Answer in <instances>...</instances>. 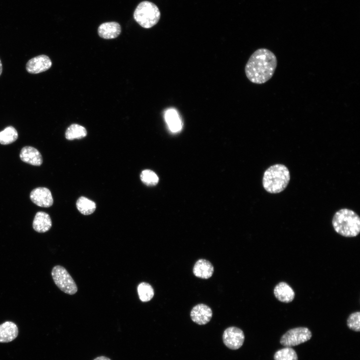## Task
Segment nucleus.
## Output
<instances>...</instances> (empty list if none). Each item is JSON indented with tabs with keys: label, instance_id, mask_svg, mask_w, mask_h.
Here are the masks:
<instances>
[{
	"label": "nucleus",
	"instance_id": "obj_13",
	"mask_svg": "<svg viewBox=\"0 0 360 360\" xmlns=\"http://www.w3.org/2000/svg\"><path fill=\"white\" fill-rule=\"evenodd\" d=\"M192 271L196 276L202 279H208L212 276L214 268L208 260L200 259L195 263Z\"/></svg>",
	"mask_w": 360,
	"mask_h": 360
},
{
	"label": "nucleus",
	"instance_id": "obj_3",
	"mask_svg": "<svg viewBox=\"0 0 360 360\" xmlns=\"http://www.w3.org/2000/svg\"><path fill=\"white\" fill-rule=\"evenodd\" d=\"M290 180V173L288 168L282 164H275L264 172L262 186L267 192L277 194L285 190Z\"/></svg>",
	"mask_w": 360,
	"mask_h": 360
},
{
	"label": "nucleus",
	"instance_id": "obj_25",
	"mask_svg": "<svg viewBox=\"0 0 360 360\" xmlns=\"http://www.w3.org/2000/svg\"><path fill=\"white\" fill-rule=\"evenodd\" d=\"M94 360H110L109 358L104 356H100L96 358Z\"/></svg>",
	"mask_w": 360,
	"mask_h": 360
},
{
	"label": "nucleus",
	"instance_id": "obj_19",
	"mask_svg": "<svg viewBox=\"0 0 360 360\" xmlns=\"http://www.w3.org/2000/svg\"><path fill=\"white\" fill-rule=\"evenodd\" d=\"M76 206L78 211L84 215L92 214L96 208L95 202L84 196L78 198Z\"/></svg>",
	"mask_w": 360,
	"mask_h": 360
},
{
	"label": "nucleus",
	"instance_id": "obj_16",
	"mask_svg": "<svg viewBox=\"0 0 360 360\" xmlns=\"http://www.w3.org/2000/svg\"><path fill=\"white\" fill-rule=\"evenodd\" d=\"M16 324L6 321L0 324V342H8L15 339L18 335Z\"/></svg>",
	"mask_w": 360,
	"mask_h": 360
},
{
	"label": "nucleus",
	"instance_id": "obj_23",
	"mask_svg": "<svg viewBox=\"0 0 360 360\" xmlns=\"http://www.w3.org/2000/svg\"><path fill=\"white\" fill-rule=\"evenodd\" d=\"M140 178L142 182L148 186H156L159 180L156 174L150 170H142L140 175Z\"/></svg>",
	"mask_w": 360,
	"mask_h": 360
},
{
	"label": "nucleus",
	"instance_id": "obj_22",
	"mask_svg": "<svg viewBox=\"0 0 360 360\" xmlns=\"http://www.w3.org/2000/svg\"><path fill=\"white\" fill-rule=\"evenodd\" d=\"M274 360H298L296 351L290 347H285L276 352Z\"/></svg>",
	"mask_w": 360,
	"mask_h": 360
},
{
	"label": "nucleus",
	"instance_id": "obj_7",
	"mask_svg": "<svg viewBox=\"0 0 360 360\" xmlns=\"http://www.w3.org/2000/svg\"><path fill=\"white\" fill-rule=\"evenodd\" d=\"M224 344L229 348L238 350L243 344L244 335L243 331L236 326H230L225 330L222 335Z\"/></svg>",
	"mask_w": 360,
	"mask_h": 360
},
{
	"label": "nucleus",
	"instance_id": "obj_15",
	"mask_svg": "<svg viewBox=\"0 0 360 360\" xmlns=\"http://www.w3.org/2000/svg\"><path fill=\"white\" fill-rule=\"evenodd\" d=\"M52 226V220L49 214L44 212H38L36 214L32 222L35 231L44 233L49 230Z\"/></svg>",
	"mask_w": 360,
	"mask_h": 360
},
{
	"label": "nucleus",
	"instance_id": "obj_11",
	"mask_svg": "<svg viewBox=\"0 0 360 360\" xmlns=\"http://www.w3.org/2000/svg\"><path fill=\"white\" fill-rule=\"evenodd\" d=\"M274 294L278 300L284 303L292 302L295 296L292 288L284 282H280L274 286Z\"/></svg>",
	"mask_w": 360,
	"mask_h": 360
},
{
	"label": "nucleus",
	"instance_id": "obj_4",
	"mask_svg": "<svg viewBox=\"0 0 360 360\" xmlns=\"http://www.w3.org/2000/svg\"><path fill=\"white\" fill-rule=\"evenodd\" d=\"M160 13L158 6L148 1H144L136 8L134 18L144 28H150L156 25L160 18Z\"/></svg>",
	"mask_w": 360,
	"mask_h": 360
},
{
	"label": "nucleus",
	"instance_id": "obj_17",
	"mask_svg": "<svg viewBox=\"0 0 360 360\" xmlns=\"http://www.w3.org/2000/svg\"><path fill=\"white\" fill-rule=\"evenodd\" d=\"M164 118L171 132H177L182 128L181 120L177 112L172 108L168 110L165 113Z\"/></svg>",
	"mask_w": 360,
	"mask_h": 360
},
{
	"label": "nucleus",
	"instance_id": "obj_10",
	"mask_svg": "<svg viewBox=\"0 0 360 360\" xmlns=\"http://www.w3.org/2000/svg\"><path fill=\"white\" fill-rule=\"evenodd\" d=\"M190 316L194 322L199 325H204L210 321L212 316V312L206 304H200L192 308Z\"/></svg>",
	"mask_w": 360,
	"mask_h": 360
},
{
	"label": "nucleus",
	"instance_id": "obj_5",
	"mask_svg": "<svg viewBox=\"0 0 360 360\" xmlns=\"http://www.w3.org/2000/svg\"><path fill=\"white\" fill-rule=\"evenodd\" d=\"M52 276L56 286L63 292L68 294H74L78 291V287L73 278L61 266H54L52 270Z\"/></svg>",
	"mask_w": 360,
	"mask_h": 360
},
{
	"label": "nucleus",
	"instance_id": "obj_2",
	"mask_svg": "<svg viewBox=\"0 0 360 360\" xmlns=\"http://www.w3.org/2000/svg\"><path fill=\"white\" fill-rule=\"evenodd\" d=\"M336 232L344 237H354L360 232V218L354 211L342 208L337 211L332 220Z\"/></svg>",
	"mask_w": 360,
	"mask_h": 360
},
{
	"label": "nucleus",
	"instance_id": "obj_12",
	"mask_svg": "<svg viewBox=\"0 0 360 360\" xmlns=\"http://www.w3.org/2000/svg\"><path fill=\"white\" fill-rule=\"evenodd\" d=\"M20 157L22 162L32 166H40L42 163V154L38 150L32 146L22 148Z\"/></svg>",
	"mask_w": 360,
	"mask_h": 360
},
{
	"label": "nucleus",
	"instance_id": "obj_26",
	"mask_svg": "<svg viewBox=\"0 0 360 360\" xmlns=\"http://www.w3.org/2000/svg\"><path fill=\"white\" fill-rule=\"evenodd\" d=\"M2 72V65L1 62V60H0V76L1 75Z\"/></svg>",
	"mask_w": 360,
	"mask_h": 360
},
{
	"label": "nucleus",
	"instance_id": "obj_9",
	"mask_svg": "<svg viewBox=\"0 0 360 360\" xmlns=\"http://www.w3.org/2000/svg\"><path fill=\"white\" fill-rule=\"evenodd\" d=\"M30 196L32 202L41 207L48 208L53 204L51 192L46 188L39 187L34 189L30 192Z\"/></svg>",
	"mask_w": 360,
	"mask_h": 360
},
{
	"label": "nucleus",
	"instance_id": "obj_21",
	"mask_svg": "<svg viewBox=\"0 0 360 360\" xmlns=\"http://www.w3.org/2000/svg\"><path fill=\"white\" fill-rule=\"evenodd\" d=\"M138 293L142 302H147L152 299L154 290L152 286L145 282L140 283L138 286Z\"/></svg>",
	"mask_w": 360,
	"mask_h": 360
},
{
	"label": "nucleus",
	"instance_id": "obj_1",
	"mask_svg": "<svg viewBox=\"0 0 360 360\" xmlns=\"http://www.w3.org/2000/svg\"><path fill=\"white\" fill-rule=\"evenodd\" d=\"M276 66L275 54L267 48H260L250 57L245 66V74L252 82L262 84L272 78Z\"/></svg>",
	"mask_w": 360,
	"mask_h": 360
},
{
	"label": "nucleus",
	"instance_id": "obj_20",
	"mask_svg": "<svg viewBox=\"0 0 360 360\" xmlns=\"http://www.w3.org/2000/svg\"><path fill=\"white\" fill-rule=\"evenodd\" d=\"M18 138V133L12 126H8L0 132V144H8L14 142Z\"/></svg>",
	"mask_w": 360,
	"mask_h": 360
},
{
	"label": "nucleus",
	"instance_id": "obj_18",
	"mask_svg": "<svg viewBox=\"0 0 360 360\" xmlns=\"http://www.w3.org/2000/svg\"><path fill=\"white\" fill-rule=\"evenodd\" d=\"M86 134V130L84 126L74 124L68 128L65 132V137L68 140H73L82 138Z\"/></svg>",
	"mask_w": 360,
	"mask_h": 360
},
{
	"label": "nucleus",
	"instance_id": "obj_8",
	"mask_svg": "<svg viewBox=\"0 0 360 360\" xmlns=\"http://www.w3.org/2000/svg\"><path fill=\"white\" fill-rule=\"evenodd\" d=\"M52 65L50 58L46 55L41 54L30 59L26 63V71L32 74H37L48 70Z\"/></svg>",
	"mask_w": 360,
	"mask_h": 360
},
{
	"label": "nucleus",
	"instance_id": "obj_6",
	"mask_svg": "<svg viewBox=\"0 0 360 360\" xmlns=\"http://www.w3.org/2000/svg\"><path fill=\"white\" fill-rule=\"evenodd\" d=\"M312 336V332L308 328H294L289 330L282 335L280 342L285 347L291 348L308 341Z\"/></svg>",
	"mask_w": 360,
	"mask_h": 360
},
{
	"label": "nucleus",
	"instance_id": "obj_14",
	"mask_svg": "<svg viewBox=\"0 0 360 360\" xmlns=\"http://www.w3.org/2000/svg\"><path fill=\"white\" fill-rule=\"evenodd\" d=\"M121 32L120 24L116 22H106L101 24L98 28V35L105 39H112L118 37Z\"/></svg>",
	"mask_w": 360,
	"mask_h": 360
},
{
	"label": "nucleus",
	"instance_id": "obj_24",
	"mask_svg": "<svg viewBox=\"0 0 360 360\" xmlns=\"http://www.w3.org/2000/svg\"><path fill=\"white\" fill-rule=\"evenodd\" d=\"M348 328L354 331H360V312L359 311L352 313L348 317L346 322Z\"/></svg>",
	"mask_w": 360,
	"mask_h": 360
}]
</instances>
